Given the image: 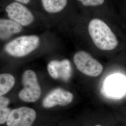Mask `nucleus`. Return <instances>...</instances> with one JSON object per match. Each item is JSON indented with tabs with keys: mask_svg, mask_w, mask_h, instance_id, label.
Masks as SVG:
<instances>
[{
	"mask_svg": "<svg viewBox=\"0 0 126 126\" xmlns=\"http://www.w3.org/2000/svg\"><path fill=\"white\" fill-rule=\"evenodd\" d=\"M124 28H125V29H126V24L124 26Z\"/></svg>",
	"mask_w": 126,
	"mask_h": 126,
	"instance_id": "obj_18",
	"label": "nucleus"
},
{
	"mask_svg": "<svg viewBox=\"0 0 126 126\" xmlns=\"http://www.w3.org/2000/svg\"><path fill=\"white\" fill-rule=\"evenodd\" d=\"M44 9L50 14L58 13L66 6L68 0H41Z\"/></svg>",
	"mask_w": 126,
	"mask_h": 126,
	"instance_id": "obj_12",
	"label": "nucleus"
},
{
	"mask_svg": "<svg viewBox=\"0 0 126 126\" xmlns=\"http://www.w3.org/2000/svg\"><path fill=\"white\" fill-rule=\"evenodd\" d=\"M122 22L123 28L126 24V0H122L119 15Z\"/></svg>",
	"mask_w": 126,
	"mask_h": 126,
	"instance_id": "obj_15",
	"label": "nucleus"
},
{
	"mask_svg": "<svg viewBox=\"0 0 126 126\" xmlns=\"http://www.w3.org/2000/svg\"><path fill=\"white\" fill-rule=\"evenodd\" d=\"M40 44V38L36 35L19 36L9 42L4 48L7 53L15 57H23L36 50Z\"/></svg>",
	"mask_w": 126,
	"mask_h": 126,
	"instance_id": "obj_2",
	"label": "nucleus"
},
{
	"mask_svg": "<svg viewBox=\"0 0 126 126\" xmlns=\"http://www.w3.org/2000/svg\"><path fill=\"white\" fill-rule=\"evenodd\" d=\"M125 97H126V94H125Z\"/></svg>",
	"mask_w": 126,
	"mask_h": 126,
	"instance_id": "obj_20",
	"label": "nucleus"
},
{
	"mask_svg": "<svg viewBox=\"0 0 126 126\" xmlns=\"http://www.w3.org/2000/svg\"><path fill=\"white\" fill-rule=\"evenodd\" d=\"M73 61L77 69L88 76H98L103 69L102 64L97 59L84 50L76 52L74 55Z\"/></svg>",
	"mask_w": 126,
	"mask_h": 126,
	"instance_id": "obj_3",
	"label": "nucleus"
},
{
	"mask_svg": "<svg viewBox=\"0 0 126 126\" xmlns=\"http://www.w3.org/2000/svg\"><path fill=\"white\" fill-rule=\"evenodd\" d=\"M47 70L50 76L54 79H60L67 82L72 75V68L68 59L62 61L52 60L48 63Z\"/></svg>",
	"mask_w": 126,
	"mask_h": 126,
	"instance_id": "obj_10",
	"label": "nucleus"
},
{
	"mask_svg": "<svg viewBox=\"0 0 126 126\" xmlns=\"http://www.w3.org/2000/svg\"><path fill=\"white\" fill-rule=\"evenodd\" d=\"M23 30V26L11 19H0V38L1 40L9 39L14 34H18Z\"/></svg>",
	"mask_w": 126,
	"mask_h": 126,
	"instance_id": "obj_11",
	"label": "nucleus"
},
{
	"mask_svg": "<svg viewBox=\"0 0 126 126\" xmlns=\"http://www.w3.org/2000/svg\"><path fill=\"white\" fill-rule=\"evenodd\" d=\"M73 95L70 92L60 88L51 91L43 99L42 105L45 108H51L56 106H65L71 103Z\"/></svg>",
	"mask_w": 126,
	"mask_h": 126,
	"instance_id": "obj_9",
	"label": "nucleus"
},
{
	"mask_svg": "<svg viewBox=\"0 0 126 126\" xmlns=\"http://www.w3.org/2000/svg\"><path fill=\"white\" fill-rule=\"evenodd\" d=\"M23 88L19 93V98L24 102H34L40 97L41 89L36 74L32 70H27L22 78Z\"/></svg>",
	"mask_w": 126,
	"mask_h": 126,
	"instance_id": "obj_4",
	"label": "nucleus"
},
{
	"mask_svg": "<svg viewBox=\"0 0 126 126\" xmlns=\"http://www.w3.org/2000/svg\"><path fill=\"white\" fill-rule=\"evenodd\" d=\"M36 113L32 108L23 107L12 110L7 121V126H32L36 118Z\"/></svg>",
	"mask_w": 126,
	"mask_h": 126,
	"instance_id": "obj_7",
	"label": "nucleus"
},
{
	"mask_svg": "<svg viewBox=\"0 0 126 126\" xmlns=\"http://www.w3.org/2000/svg\"><path fill=\"white\" fill-rule=\"evenodd\" d=\"M16 1L23 3V4H28L30 2L31 0H15Z\"/></svg>",
	"mask_w": 126,
	"mask_h": 126,
	"instance_id": "obj_17",
	"label": "nucleus"
},
{
	"mask_svg": "<svg viewBox=\"0 0 126 126\" xmlns=\"http://www.w3.org/2000/svg\"><path fill=\"white\" fill-rule=\"evenodd\" d=\"M9 103V100L6 97L3 96H0V108L8 107Z\"/></svg>",
	"mask_w": 126,
	"mask_h": 126,
	"instance_id": "obj_16",
	"label": "nucleus"
},
{
	"mask_svg": "<svg viewBox=\"0 0 126 126\" xmlns=\"http://www.w3.org/2000/svg\"><path fill=\"white\" fill-rule=\"evenodd\" d=\"M83 7L87 9L101 10L109 20L123 28L121 20L114 8L108 0H77Z\"/></svg>",
	"mask_w": 126,
	"mask_h": 126,
	"instance_id": "obj_8",
	"label": "nucleus"
},
{
	"mask_svg": "<svg viewBox=\"0 0 126 126\" xmlns=\"http://www.w3.org/2000/svg\"><path fill=\"white\" fill-rule=\"evenodd\" d=\"M12 110L8 107L0 108V124H3L8 121Z\"/></svg>",
	"mask_w": 126,
	"mask_h": 126,
	"instance_id": "obj_14",
	"label": "nucleus"
},
{
	"mask_svg": "<svg viewBox=\"0 0 126 126\" xmlns=\"http://www.w3.org/2000/svg\"><path fill=\"white\" fill-rule=\"evenodd\" d=\"M95 126H101V125H96Z\"/></svg>",
	"mask_w": 126,
	"mask_h": 126,
	"instance_id": "obj_19",
	"label": "nucleus"
},
{
	"mask_svg": "<svg viewBox=\"0 0 126 126\" xmlns=\"http://www.w3.org/2000/svg\"><path fill=\"white\" fill-rule=\"evenodd\" d=\"M15 80L13 75L9 73H3L0 75V95L6 94L12 89Z\"/></svg>",
	"mask_w": 126,
	"mask_h": 126,
	"instance_id": "obj_13",
	"label": "nucleus"
},
{
	"mask_svg": "<svg viewBox=\"0 0 126 126\" xmlns=\"http://www.w3.org/2000/svg\"><path fill=\"white\" fill-rule=\"evenodd\" d=\"M87 32L95 46L105 51H112L119 47L122 27L106 18L91 17L87 21Z\"/></svg>",
	"mask_w": 126,
	"mask_h": 126,
	"instance_id": "obj_1",
	"label": "nucleus"
},
{
	"mask_svg": "<svg viewBox=\"0 0 126 126\" xmlns=\"http://www.w3.org/2000/svg\"><path fill=\"white\" fill-rule=\"evenodd\" d=\"M101 92L109 98H122L126 94V77L119 74L108 77L104 81Z\"/></svg>",
	"mask_w": 126,
	"mask_h": 126,
	"instance_id": "obj_5",
	"label": "nucleus"
},
{
	"mask_svg": "<svg viewBox=\"0 0 126 126\" xmlns=\"http://www.w3.org/2000/svg\"><path fill=\"white\" fill-rule=\"evenodd\" d=\"M6 11L9 18L22 25L27 26L34 21V16L32 12L23 3L15 1L6 7Z\"/></svg>",
	"mask_w": 126,
	"mask_h": 126,
	"instance_id": "obj_6",
	"label": "nucleus"
}]
</instances>
